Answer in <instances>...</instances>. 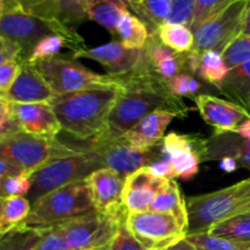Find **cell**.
I'll return each instance as SVG.
<instances>
[{"mask_svg": "<svg viewBox=\"0 0 250 250\" xmlns=\"http://www.w3.org/2000/svg\"><path fill=\"white\" fill-rule=\"evenodd\" d=\"M127 214L90 212L53 226L73 250H98L107 247L126 222Z\"/></svg>", "mask_w": 250, "mask_h": 250, "instance_id": "ba28073f", "label": "cell"}, {"mask_svg": "<svg viewBox=\"0 0 250 250\" xmlns=\"http://www.w3.org/2000/svg\"><path fill=\"white\" fill-rule=\"evenodd\" d=\"M156 36L164 45L178 54L190 53L194 46L192 29L183 24L164 23L156 31Z\"/></svg>", "mask_w": 250, "mask_h": 250, "instance_id": "f546056e", "label": "cell"}, {"mask_svg": "<svg viewBox=\"0 0 250 250\" xmlns=\"http://www.w3.org/2000/svg\"><path fill=\"white\" fill-rule=\"evenodd\" d=\"M110 250H148L144 246H142L131 232L127 229L126 222L120 227L116 236L111 241L109 246Z\"/></svg>", "mask_w": 250, "mask_h": 250, "instance_id": "b9f144b4", "label": "cell"}, {"mask_svg": "<svg viewBox=\"0 0 250 250\" xmlns=\"http://www.w3.org/2000/svg\"><path fill=\"white\" fill-rule=\"evenodd\" d=\"M87 182L73 183L48 193L32 204L26 226L46 229L63 221L95 212Z\"/></svg>", "mask_w": 250, "mask_h": 250, "instance_id": "5b68a950", "label": "cell"}, {"mask_svg": "<svg viewBox=\"0 0 250 250\" xmlns=\"http://www.w3.org/2000/svg\"><path fill=\"white\" fill-rule=\"evenodd\" d=\"M124 1H125V2H126V4H127V5H131V4H132V2H133V1H134V0H124Z\"/></svg>", "mask_w": 250, "mask_h": 250, "instance_id": "9f6ffc18", "label": "cell"}, {"mask_svg": "<svg viewBox=\"0 0 250 250\" xmlns=\"http://www.w3.org/2000/svg\"><path fill=\"white\" fill-rule=\"evenodd\" d=\"M200 116L215 129V134L236 132L239 125L250 117V112L229 100L208 94L194 98Z\"/></svg>", "mask_w": 250, "mask_h": 250, "instance_id": "e0dca14e", "label": "cell"}, {"mask_svg": "<svg viewBox=\"0 0 250 250\" xmlns=\"http://www.w3.org/2000/svg\"><path fill=\"white\" fill-rule=\"evenodd\" d=\"M202 137L171 132L161 142V153L171 161L176 178L189 181L199 172Z\"/></svg>", "mask_w": 250, "mask_h": 250, "instance_id": "4fadbf2b", "label": "cell"}, {"mask_svg": "<svg viewBox=\"0 0 250 250\" xmlns=\"http://www.w3.org/2000/svg\"><path fill=\"white\" fill-rule=\"evenodd\" d=\"M55 97L49 83L44 80L36 66L21 59L20 71L14 83L1 99L7 103L33 104V103H49Z\"/></svg>", "mask_w": 250, "mask_h": 250, "instance_id": "2e32d148", "label": "cell"}, {"mask_svg": "<svg viewBox=\"0 0 250 250\" xmlns=\"http://www.w3.org/2000/svg\"><path fill=\"white\" fill-rule=\"evenodd\" d=\"M171 93L177 98H197L204 89V85L189 72H181L168 81Z\"/></svg>", "mask_w": 250, "mask_h": 250, "instance_id": "8d00e7d4", "label": "cell"}, {"mask_svg": "<svg viewBox=\"0 0 250 250\" xmlns=\"http://www.w3.org/2000/svg\"><path fill=\"white\" fill-rule=\"evenodd\" d=\"M116 36L127 48L143 50L150 36V32L139 17L134 16L131 12H127L117 26Z\"/></svg>", "mask_w": 250, "mask_h": 250, "instance_id": "83f0119b", "label": "cell"}, {"mask_svg": "<svg viewBox=\"0 0 250 250\" xmlns=\"http://www.w3.org/2000/svg\"><path fill=\"white\" fill-rule=\"evenodd\" d=\"M207 233L229 241L250 243V212L214 225L208 229Z\"/></svg>", "mask_w": 250, "mask_h": 250, "instance_id": "1f68e13d", "label": "cell"}, {"mask_svg": "<svg viewBox=\"0 0 250 250\" xmlns=\"http://www.w3.org/2000/svg\"><path fill=\"white\" fill-rule=\"evenodd\" d=\"M2 202H4V199H0V211H1V207H2Z\"/></svg>", "mask_w": 250, "mask_h": 250, "instance_id": "680465c9", "label": "cell"}, {"mask_svg": "<svg viewBox=\"0 0 250 250\" xmlns=\"http://www.w3.org/2000/svg\"><path fill=\"white\" fill-rule=\"evenodd\" d=\"M32 203L26 197H9L2 202L0 211V233L22 226L28 219Z\"/></svg>", "mask_w": 250, "mask_h": 250, "instance_id": "f1b7e54d", "label": "cell"}, {"mask_svg": "<svg viewBox=\"0 0 250 250\" xmlns=\"http://www.w3.org/2000/svg\"><path fill=\"white\" fill-rule=\"evenodd\" d=\"M143 54L151 70L168 82L181 72H187L186 54H178L164 45L156 33H150L143 49Z\"/></svg>", "mask_w": 250, "mask_h": 250, "instance_id": "7402d4cb", "label": "cell"}, {"mask_svg": "<svg viewBox=\"0 0 250 250\" xmlns=\"http://www.w3.org/2000/svg\"><path fill=\"white\" fill-rule=\"evenodd\" d=\"M221 54L229 70L247 62L250 60V37H237Z\"/></svg>", "mask_w": 250, "mask_h": 250, "instance_id": "d590c367", "label": "cell"}, {"mask_svg": "<svg viewBox=\"0 0 250 250\" xmlns=\"http://www.w3.org/2000/svg\"><path fill=\"white\" fill-rule=\"evenodd\" d=\"M236 133L239 134L242 138L249 139V141H250V117H249V119H247L246 121L242 122L241 125H239V127L237 128Z\"/></svg>", "mask_w": 250, "mask_h": 250, "instance_id": "f907efd6", "label": "cell"}, {"mask_svg": "<svg viewBox=\"0 0 250 250\" xmlns=\"http://www.w3.org/2000/svg\"><path fill=\"white\" fill-rule=\"evenodd\" d=\"M178 114L170 110H156L142 119L122 138L139 151H150L163 142L164 133Z\"/></svg>", "mask_w": 250, "mask_h": 250, "instance_id": "ffe728a7", "label": "cell"}, {"mask_svg": "<svg viewBox=\"0 0 250 250\" xmlns=\"http://www.w3.org/2000/svg\"><path fill=\"white\" fill-rule=\"evenodd\" d=\"M220 168L224 170L225 172L232 173L238 168V163L236 161V159L231 158V156H226V158H222L220 160Z\"/></svg>", "mask_w": 250, "mask_h": 250, "instance_id": "c3c4849f", "label": "cell"}, {"mask_svg": "<svg viewBox=\"0 0 250 250\" xmlns=\"http://www.w3.org/2000/svg\"><path fill=\"white\" fill-rule=\"evenodd\" d=\"M92 0H55V20L75 28L88 19Z\"/></svg>", "mask_w": 250, "mask_h": 250, "instance_id": "d6a6232c", "label": "cell"}, {"mask_svg": "<svg viewBox=\"0 0 250 250\" xmlns=\"http://www.w3.org/2000/svg\"><path fill=\"white\" fill-rule=\"evenodd\" d=\"M55 95L78 92L98 85H110L117 82L115 77L93 72L76 59L53 56L33 63Z\"/></svg>", "mask_w": 250, "mask_h": 250, "instance_id": "9c48e42d", "label": "cell"}, {"mask_svg": "<svg viewBox=\"0 0 250 250\" xmlns=\"http://www.w3.org/2000/svg\"><path fill=\"white\" fill-rule=\"evenodd\" d=\"M241 36L250 37V0L248 1V5H247L246 14H244L243 27H242Z\"/></svg>", "mask_w": 250, "mask_h": 250, "instance_id": "681fc988", "label": "cell"}, {"mask_svg": "<svg viewBox=\"0 0 250 250\" xmlns=\"http://www.w3.org/2000/svg\"><path fill=\"white\" fill-rule=\"evenodd\" d=\"M115 78L121 88L107 117L105 133L99 138H122L142 119L156 110H170L181 117L187 115V106L171 93L168 82L151 70L143 50L138 66L132 72Z\"/></svg>", "mask_w": 250, "mask_h": 250, "instance_id": "6da1fadb", "label": "cell"}, {"mask_svg": "<svg viewBox=\"0 0 250 250\" xmlns=\"http://www.w3.org/2000/svg\"><path fill=\"white\" fill-rule=\"evenodd\" d=\"M24 173L26 172L21 167L0 158V177H12V176H20L24 175Z\"/></svg>", "mask_w": 250, "mask_h": 250, "instance_id": "7dc6e473", "label": "cell"}, {"mask_svg": "<svg viewBox=\"0 0 250 250\" xmlns=\"http://www.w3.org/2000/svg\"><path fill=\"white\" fill-rule=\"evenodd\" d=\"M109 246H110V244H109ZM109 246L104 247V248H102V249H98V250H110V249H109Z\"/></svg>", "mask_w": 250, "mask_h": 250, "instance_id": "6f0895ef", "label": "cell"}, {"mask_svg": "<svg viewBox=\"0 0 250 250\" xmlns=\"http://www.w3.org/2000/svg\"><path fill=\"white\" fill-rule=\"evenodd\" d=\"M98 168H100L99 164L82 149L71 155L49 161L29 176L32 187L28 200L33 204L48 193L82 182Z\"/></svg>", "mask_w": 250, "mask_h": 250, "instance_id": "52a82bcc", "label": "cell"}, {"mask_svg": "<svg viewBox=\"0 0 250 250\" xmlns=\"http://www.w3.org/2000/svg\"><path fill=\"white\" fill-rule=\"evenodd\" d=\"M15 59H21L20 46L0 36V63Z\"/></svg>", "mask_w": 250, "mask_h": 250, "instance_id": "bcb514c9", "label": "cell"}, {"mask_svg": "<svg viewBox=\"0 0 250 250\" xmlns=\"http://www.w3.org/2000/svg\"><path fill=\"white\" fill-rule=\"evenodd\" d=\"M231 156L236 159L238 167L250 170V141L242 138L236 132L212 134L210 138L203 139L200 159L203 161L221 160Z\"/></svg>", "mask_w": 250, "mask_h": 250, "instance_id": "44dd1931", "label": "cell"}, {"mask_svg": "<svg viewBox=\"0 0 250 250\" xmlns=\"http://www.w3.org/2000/svg\"><path fill=\"white\" fill-rule=\"evenodd\" d=\"M186 239L198 250H250V243L229 241L209 233L187 234Z\"/></svg>", "mask_w": 250, "mask_h": 250, "instance_id": "836d02e7", "label": "cell"}, {"mask_svg": "<svg viewBox=\"0 0 250 250\" xmlns=\"http://www.w3.org/2000/svg\"><path fill=\"white\" fill-rule=\"evenodd\" d=\"M172 0H134L129 6L136 12L150 33H156L159 28L166 23L170 15Z\"/></svg>", "mask_w": 250, "mask_h": 250, "instance_id": "4316f807", "label": "cell"}, {"mask_svg": "<svg viewBox=\"0 0 250 250\" xmlns=\"http://www.w3.org/2000/svg\"><path fill=\"white\" fill-rule=\"evenodd\" d=\"M6 180L7 177H0V199L9 198L6 192Z\"/></svg>", "mask_w": 250, "mask_h": 250, "instance_id": "f5cc1de1", "label": "cell"}, {"mask_svg": "<svg viewBox=\"0 0 250 250\" xmlns=\"http://www.w3.org/2000/svg\"><path fill=\"white\" fill-rule=\"evenodd\" d=\"M6 134H10V133H9V132L4 131V129H0V138H1V137H4V136H6Z\"/></svg>", "mask_w": 250, "mask_h": 250, "instance_id": "11a10c76", "label": "cell"}, {"mask_svg": "<svg viewBox=\"0 0 250 250\" xmlns=\"http://www.w3.org/2000/svg\"><path fill=\"white\" fill-rule=\"evenodd\" d=\"M9 109L11 120L20 131L48 138H55L61 131L60 124L49 103H9Z\"/></svg>", "mask_w": 250, "mask_h": 250, "instance_id": "9a60e30c", "label": "cell"}, {"mask_svg": "<svg viewBox=\"0 0 250 250\" xmlns=\"http://www.w3.org/2000/svg\"><path fill=\"white\" fill-rule=\"evenodd\" d=\"M78 148L89 154L100 167L110 168L124 177L148 166L161 154V150L155 153L154 149L150 151H139L124 138H94Z\"/></svg>", "mask_w": 250, "mask_h": 250, "instance_id": "7c38bea8", "label": "cell"}, {"mask_svg": "<svg viewBox=\"0 0 250 250\" xmlns=\"http://www.w3.org/2000/svg\"><path fill=\"white\" fill-rule=\"evenodd\" d=\"M166 180L151 175L146 167L126 176L124 186V207L128 214L150 210L156 193Z\"/></svg>", "mask_w": 250, "mask_h": 250, "instance_id": "d6986e66", "label": "cell"}, {"mask_svg": "<svg viewBox=\"0 0 250 250\" xmlns=\"http://www.w3.org/2000/svg\"><path fill=\"white\" fill-rule=\"evenodd\" d=\"M4 15L0 19V36L17 44L21 59H27L41 39L49 34H61L72 43L73 51L85 49L84 39L75 28L55 20H46L23 11L10 0H4Z\"/></svg>", "mask_w": 250, "mask_h": 250, "instance_id": "277c9868", "label": "cell"}, {"mask_svg": "<svg viewBox=\"0 0 250 250\" xmlns=\"http://www.w3.org/2000/svg\"><path fill=\"white\" fill-rule=\"evenodd\" d=\"M126 227L148 250H168L187 237L175 217L153 210L127 214Z\"/></svg>", "mask_w": 250, "mask_h": 250, "instance_id": "30bf717a", "label": "cell"}, {"mask_svg": "<svg viewBox=\"0 0 250 250\" xmlns=\"http://www.w3.org/2000/svg\"><path fill=\"white\" fill-rule=\"evenodd\" d=\"M249 0H239L209 17L193 29L194 53L215 50L222 53L229 43L241 36L244 14Z\"/></svg>", "mask_w": 250, "mask_h": 250, "instance_id": "8fae6325", "label": "cell"}, {"mask_svg": "<svg viewBox=\"0 0 250 250\" xmlns=\"http://www.w3.org/2000/svg\"><path fill=\"white\" fill-rule=\"evenodd\" d=\"M120 88V83L116 82L55 95L49 104L55 112L61 131L81 141L102 137Z\"/></svg>", "mask_w": 250, "mask_h": 250, "instance_id": "7a4b0ae2", "label": "cell"}, {"mask_svg": "<svg viewBox=\"0 0 250 250\" xmlns=\"http://www.w3.org/2000/svg\"><path fill=\"white\" fill-rule=\"evenodd\" d=\"M63 46H67V48L73 50L72 43H71L66 37L61 36V34H49V36L44 37L43 39H41V41L37 43V45L34 46V49L32 50L31 55L27 59H24V60H27L31 63H34L37 62V61L53 58V56H56V54H58Z\"/></svg>", "mask_w": 250, "mask_h": 250, "instance_id": "e575fe53", "label": "cell"}, {"mask_svg": "<svg viewBox=\"0 0 250 250\" xmlns=\"http://www.w3.org/2000/svg\"><path fill=\"white\" fill-rule=\"evenodd\" d=\"M168 250H198L193 244H190L187 239H183L180 243L176 244L175 247L170 248Z\"/></svg>", "mask_w": 250, "mask_h": 250, "instance_id": "816d5d0a", "label": "cell"}, {"mask_svg": "<svg viewBox=\"0 0 250 250\" xmlns=\"http://www.w3.org/2000/svg\"><path fill=\"white\" fill-rule=\"evenodd\" d=\"M43 236V229L26 225L0 233V250H33Z\"/></svg>", "mask_w": 250, "mask_h": 250, "instance_id": "4dcf8cb0", "label": "cell"}, {"mask_svg": "<svg viewBox=\"0 0 250 250\" xmlns=\"http://www.w3.org/2000/svg\"><path fill=\"white\" fill-rule=\"evenodd\" d=\"M73 58H85L102 63L111 77H121L132 72L142 59V50L129 49L121 42H110L95 48H85L73 53Z\"/></svg>", "mask_w": 250, "mask_h": 250, "instance_id": "ac0fdd59", "label": "cell"}, {"mask_svg": "<svg viewBox=\"0 0 250 250\" xmlns=\"http://www.w3.org/2000/svg\"><path fill=\"white\" fill-rule=\"evenodd\" d=\"M31 178L28 175H20L7 177L6 192L9 197H24L31 192Z\"/></svg>", "mask_w": 250, "mask_h": 250, "instance_id": "f6af8a7d", "label": "cell"}, {"mask_svg": "<svg viewBox=\"0 0 250 250\" xmlns=\"http://www.w3.org/2000/svg\"><path fill=\"white\" fill-rule=\"evenodd\" d=\"M186 63L187 72L194 73L202 80L215 85L217 89H220L229 71L222 58V54L215 50H208L204 53H187Z\"/></svg>", "mask_w": 250, "mask_h": 250, "instance_id": "603a6c76", "label": "cell"}, {"mask_svg": "<svg viewBox=\"0 0 250 250\" xmlns=\"http://www.w3.org/2000/svg\"><path fill=\"white\" fill-rule=\"evenodd\" d=\"M4 10H5L4 0H0V19H1V16L4 15Z\"/></svg>", "mask_w": 250, "mask_h": 250, "instance_id": "db71d44e", "label": "cell"}, {"mask_svg": "<svg viewBox=\"0 0 250 250\" xmlns=\"http://www.w3.org/2000/svg\"><path fill=\"white\" fill-rule=\"evenodd\" d=\"M10 1L34 16L46 20H55V0H10Z\"/></svg>", "mask_w": 250, "mask_h": 250, "instance_id": "f35d334b", "label": "cell"}, {"mask_svg": "<svg viewBox=\"0 0 250 250\" xmlns=\"http://www.w3.org/2000/svg\"><path fill=\"white\" fill-rule=\"evenodd\" d=\"M220 90L229 102L250 112V60L229 70Z\"/></svg>", "mask_w": 250, "mask_h": 250, "instance_id": "d4e9b609", "label": "cell"}, {"mask_svg": "<svg viewBox=\"0 0 250 250\" xmlns=\"http://www.w3.org/2000/svg\"><path fill=\"white\" fill-rule=\"evenodd\" d=\"M197 0H172L166 23L190 26Z\"/></svg>", "mask_w": 250, "mask_h": 250, "instance_id": "ab89813d", "label": "cell"}, {"mask_svg": "<svg viewBox=\"0 0 250 250\" xmlns=\"http://www.w3.org/2000/svg\"><path fill=\"white\" fill-rule=\"evenodd\" d=\"M33 250H73L62 236L51 227L43 229V236Z\"/></svg>", "mask_w": 250, "mask_h": 250, "instance_id": "60d3db41", "label": "cell"}, {"mask_svg": "<svg viewBox=\"0 0 250 250\" xmlns=\"http://www.w3.org/2000/svg\"><path fill=\"white\" fill-rule=\"evenodd\" d=\"M146 167L151 175L158 178H161V180H175L176 178L172 164L163 153L155 160L151 161L148 166H146Z\"/></svg>", "mask_w": 250, "mask_h": 250, "instance_id": "ee69618b", "label": "cell"}, {"mask_svg": "<svg viewBox=\"0 0 250 250\" xmlns=\"http://www.w3.org/2000/svg\"><path fill=\"white\" fill-rule=\"evenodd\" d=\"M80 149L55 138L17 131L0 138V158L21 167L31 176L46 163L75 154Z\"/></svg>", "mask_w": 250, "mask_h": 250, "instance_id": "8992f818", "label": "cell"}, {"mask_svg": "<svg viewBox=\"0 0 250 250\" xmlns=\"http://www.w3.org/2000/svg\"><path fill=\"white\" fill-rule=\"evenodd\" d=\"M150 210L175 217L188 232V211L186 198L176 180H166L156 193Z\"/></svg>", "mask_w": 250, "mask_h": 250, "instance_id": "cb8c5ba5", "label": "cell"}, {"mask_svg": "<svg viewBox=\"0 0 250 250\" xmlns=\"http://www.w3.org/2000/svg\"><path fill=\"white\" fill-rule=\"evenodd\" d=\"M20 66H21V59H15L0 63V99L14 83L20 71Z\"/></svg>", "mask_w": 250, "mask_h": 250, "instance_id": "7bdbcfd3", "label": "cell"}, {"mask_svg": "<svg viewBox=\"0 0 250 250\" xmlns=\"http://www.w3.org/2000/svg\"><path fill=\"white\" fill-rule=\"evenodd\" d=\"M125 178L126 177L106 167L98 168L85 178L93 205L98 212L112 215L128 214L122 200Z\"/></svg>", "mask_w": 250, "mask_h": 250, "instance_id": "5bb4252c", "label": "cell"}, {"mask_svg": "<svg viewBox=\"0 0 250 250\" xmlns=\"http://www.w3.org/2000/svg\"><path fill=\"white\" fill-rule=\"evenodd\" d=\"M236 1H239V0H197L189 28L193 31L195 27L199 26L205 20L214 16L217 12L222 11Z\"/></svg>", "mask_w": 250, "mask_h": 250, "instance_id": "74e56055", "label": "cell"}, {"mask_svg": "<svg viewBox=\"0 0 250 250\" xmlns=\"http://www.w3.org/2000/svg\"><path fill=\"white\" fill-rule=\"evenodd\" d=\"M188 211L187 234L207 233L214 225L250 212V177L238 183L186 199Z\"/></svg>", "mask_w": 250, "mask_h": 250, "instance_id": "3957f363", "label": "cell"}, {"mask_svg": "<svg viewBox=\"0 0 250 250\" xmlns=\"http://www.w3.org/2000/svg\"><path fill=\"white\" fill-rule=\"evenodd\" d=\"M127 12L129 11L124 0H92L88 7V19L111 34H116L117 26Z\"/></svg>", "mask_w": 250, "mask_h": 250, "instance_id": "484cf974", "label": "cell"}]
</instances>
